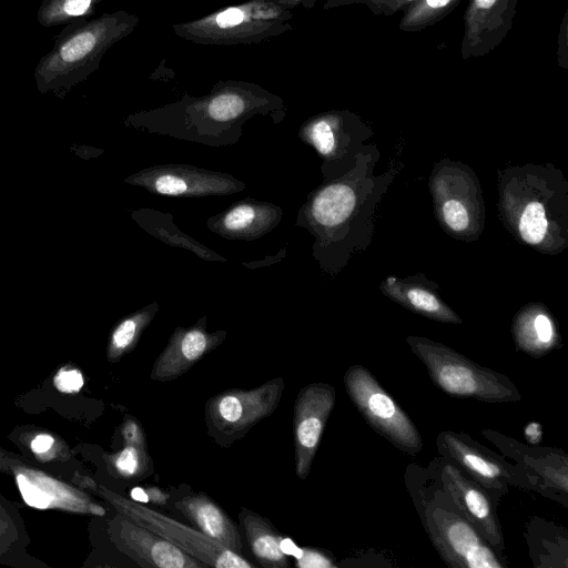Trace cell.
<instances>
[{"mask_svg": "<svg viewBox=\"0 0 568 568\" xmlns=\"http://www.w3.org/2000/svg\"><path fill=\"white\" fill-rule=\"evenodd\" d=\"M406 342L442 392L486 403L521 399L518 388L507 376L470 361L448 346L417 336H409Z\"/></svg>", "mask_w": 568, "mask_h": 568, "instance_id": "1", "label": "cell"}, {"mask_svg": "<svg viewBox=\"0 0 568 568\" xmlns=\"http://www.w3.org/2000/svg\"><path fill=\"white\" fill-rule=\"evenodd\" d=\"M103 19L85 22L74 20L64 26L53 48L36 65L33 78L41 93L63 95L95 69L108 36Z\"/></svg>", "mask_w": 568, "mask_h": 568, "instance_id": "2", "label": "cell"}, {"mask_svg": "<svg viewBox=\"0 0 568 568\" xmlns=\"http://www.w3.org/2000/svg\"><path fill=\"white\" fill-rule=\"evenodd\" d=\"M424 526L449 567L504 568L505 559L462 514L445 489H437L424 507Z\"/></svg>", "mask_w": 568, "mask_h": 568, "instance_id": "3", "label": "cell"}, {"mask_svg": "<svg viewBox=\"0 0 568 568\" xmlns=\"http://www.w3.org/2000/svg\"><path fill=\"white\" fill-rule=\"evenodd\" d=\"M284 390L282 377L253 389H225L207 399L204 409L207 435L221 447L243 438L277 407Z\"/></svg>", "mask_w": 568, "mask_h": 568, "instance_id": "4", "label": "cell"}, {"mask_svg": "<svg viewBox=\"0 0 568 568\" xmlns=\"http://www.w3.org/2000/svg\"><path fill=\"white\" fill-rule=\"evenodd\" d=\"M344 385L351 402L375 432L406 454L420 453L419 430L366 367L349 366L344 374Z\"/></svg>", "mask_w": 568, "mask_h": 568, "instance_id": "5", "label": "cell"}, {"mask_svg": "<svg viewBox=\"0 0 568 568\" xmlns=\"http://www.w3.org/2000/svg\"><path fill=\"white\" fill-rule=\"evenodd\" d=\"M437 448L446 462L475 480L497 505L508 494L509 486L535 489L529 476L466 434L452 430L439 433Z\"/></svg>", "mask_w": 568, "mask_h": 568, "instance_id": "6", "label": "cell"}, {"mask_svg": "<svg viewBox=\"0 0 568 568\" xmlns=\"http://www.w3.org/2000/svg\"><path fill=\"white\" fill-rule=\"evenodd\" d=\"M106 498L125 517L151 529L204 566L216 568H251L252 564L202 531L181 524L142 503L106 493Z\"/></svg>", "mask_w": 568, "mask_h": 568, "instance_id": "7", "label": "cell"}, {"mask_svg": "<svg viewBox=\"0 0 568 568\" xmlns=\"http://www.w3.org/2000/svg\"><path fill=\"white\" fill-rule=\"evenodd\" d=\"M335 398V388L322 382L304 386L296 396L293 429L295 473L300 479H305L310 474Z\"/></svg>", "mask_w": 568, "mask_h": 568, "instance_id": "8", "label": "cell"}, {"mask_svg": "<svg viewBox=\"0 0 568 568\" xmlns=\"http://www.w3.org/2000/svg\"><path fill=\"white\" fill-rule=\"evenodd\" d=\"M444 489L487 542L505 559V541L495 504L470 477L450 463L442 468Z\"/></svg>", "mask_w": 568, "mask_h": 568, "instance_id": "9", "label": "cell"}, {"mask_svg": "<svg viewBox=\"0 0 568 568\" xmlns=\"http://www.w3.org/2000/svg\"><path fill=\"white\" fill-rule=\"evenodd\" d=\"M130 181L152 192L183 196L227 194L237 192V185H242L230 175L189 165L151 168L132 176Z\"/></svg>", "mask_w": 568, "mask_h": 568, "instance_id": "10", "label": "cell"}, {"mask_svg": "<svg viewBox=\"0 0 568 568\" xmlns=\"http://www.w3.org/2000/svg\"><path fill=\"white\" fill-rule=\"evenodd\" d=\"M224 337L225 332L207 333L200 325L176 328L164 351L155 359L151 369V379L170 382L179 378L204 355L216 348Z\"/></svg>", "mask_w": 568, "mask_h": 568, "instance_id": "11", "label": "cell"}, {"mask_svg": "<svg viewBox=\"0 0 568 568\" xmlns=\"http://www.w3.org/2000/svg\"><path fill=\"white\" fill-rule=\"evenodd\" d=\"M119 540L125 551L141 567L199 568L202 562L124 515L119 520Z\"/></svg>", "mask_w": 568, "mask_h": 568, "instance_id": "12", "label": "cell"}, {"mask_svg": "<svg viewBox=\"0 0 568 568\" xmlns=\"http://www.w3.org/2000/svg\"><path fill=\"white\" fill-rule=\"evenodd\" d=\"M485 437L496 444L508 457L524 465V471L537 487L535 479H542V487L556 488L567 495L568 456L551 449L523 446L501 434L484 430Z\"/></svg>", "mask_w": 568, "mask_h": 568, "instance_id": "13", "label": "cell"}, {"mask_svg": "<svg viewBox=\"0 0 568 568\" xmlns=\"http://www.w3.org/2000/svg\"><path fill=\"white\" fill-rule=\"evenodd\" d=\"M174 507L204 535L235 552L242 550L243 542L237 527L210 496L193 493L176 500Z\"/></svg>", "mask_w": 568, "mask_h": 568, "instance_id": "14", "label": "cell"}, {"mask_svg": "<svg viewBox=\"0 0 568 568\" xmlns=\"http://www.w3.org/2000/svg\"><path fill=\"white\" fill-rule=\"evenodd\" d=\"M513 335L517 347L532 357H541L559 345L554 321L541 308L519 313L514 321Z\"/></svg>", "mask_w": 568, "mask_h": 568, "instance_id": "15", "label": "cell"}, {"mask_svg": "<svg viewBox=\"0 0 568 568\" xmlns=\"http://www.w3.org/2000/svg\"><path fill=\"white\" fill-rule=\"evenodd\" d=\"M239 519L245 530L252 555L264 567L287 568L290 561L281 549L282 536L266 518L242 508Z\"/></svg>", "mask_w": 568, "mask_h": 568, "instance_id": "16", "label": "cell"}, {"mask_svg": "<svg viewBox=\"0 0 568 568\" xmlns=\"http://www.w3.org/2000/svg\"><path fill=\"white\" fill-rule=\"evenodd\" d=\"M272 205L243 202L225 212L219 220L216 232L223 236L251 239L268 231L281 211Z\"/></svg>", "mask_w": 568, "mask_h": 568, "instance_id": "17", "label": "cell"}, {"mask_svg": "<svg viewBox=\"0 0 568 568\" xmlns=\"http://www.w3.org/2000/svg\"><path fill=\"white\" fill-rule=\"evenodd\" d=\"M386 294L410 311L445 323H460V318L429 290L388 278Z\"/></svg>", "mask_w": 568, "mask_h": 568, "instance_id": "18", "label": "cell"}, {"mask_svg": "<svg viewBox=\"0 0 568 568\" xmlns=\"http://www.w3.org/2000/svg\"><path fill=\"white\" fill-rule=\"evenodd\" d=\"M17 484L24 501L31 507L44 509L49 507H67L80 509L83 500L72 495L65 487L38 474L20 473Z\"/></svg>", "mask_w": 568, "mask_h": 568, "instance_id": "19", "label": "cell"}, {"mask_svg": "<svg viewBox=\"0 0 568 568\" xmlns=\"http://www.w3.org/2000/svg\"><path fill=\"white\" fill-rule=\"evenodd\" d=\"M123 437L126 445L115 457L116 470L126 478H140L150 475L153 470V464L148 454L144 433L135 420L129 419L124 424Z\"/></svg>", "mask_w": 568, "mask_h": 568, "instance_id": "20", "label": "cell"}, {"mask_svg": "<svg viewBox=\"0 0 568 568\" xmlns=\"http://www.w3.org/2000/svg\"><path fill=\"white\" fill-rule=\"evenodd\" d=\"M98 0H42L37 21L41 27L53 28L67 26L74 20L84 19Z\"/></svg>", "mask_w": 568, "mask_h": 568, "instance_id": "21", "label": "cell"}, {"mask_svg": "<svg viewBox=\"0 0 568 568\" xmlns=\"http://www.w3.org/2000/svg\"><path fill=\"white\" fill-rule=\"evenodd\" d=\"M158 310L156 304L150 305L121 321L113 329L110 338V357L115 359L131 351L141 334L150 324Z\"/></svg>", "mask_w": 568, "mask_h": 568, "instance_id": "22", "label": "cell"}, {"mask_svg": "<svg viewBox=\"0 0 568 568\" xmlns=\"http://www.w3.org/2000/svg\"><path fill=\"white\" fill-rule=\"evenodd\" d=\"M351 204V190L344 185H332L315 197L313 214L321 224L335 225L347 215Z\"/></svg>", "mask_w": 568, "mask_h": 568, "instance_id": "23", "label": "cell"}, {"mask_svg": "<svg viewBox=\"0 0 568 568\" xmlns=\"http://www.w3.org/2000/svg\"><path fill=\"white\" fill-rule=\"evenodd\" d=\"M440 211L445 224L454 232H464L470 226L471 215L463 201L447 200Z\"/></svg>", "mask_w": 568, "mask_h": 568, "instance_id": "24", "label": "cell"}, {"mask_svg": "<svg viewBox=\"0 0 568 568\" xmlns=\"http://www.w3.org/2000/svg\"><path fill=\"white\" fill-rule=\"evenodd\" d=\"M244 110V101L235 94H222L209 104V114L217 121L235 119Z\"/></svg>", "mask_w": 568, "mask_h": 568, "instance_id": "25", "label": "cell"}, {"mask_svg": "<svg viewBox=\"0 0 568 568\" xmlns=\"http://www.w3.org/2000/svg\"><path fill=\"white\" fill-rule=\"evenodd\" d=\"M310 138L313 145L323 155H331L336 146L333 129L326 121L316 122L311 129Z\"/></svg>", "mask_w": 568, "mask_h": 568, "instance_id": "26", "label": "cell"}, {"mask_svg": "<svg viewBox=\"0 0 568 568\" xmlns=\"http://www.w3.org/2000/svg\"><path fill=\"white\" fill-rule=\"evenodd\" d=\"M296 566L300 568H332L335 564L321 551L302 548V554L296 558Z\"/></svg>", "mask_w": 568, "mask_h": 568, "instance_id": "27", "label": "cell"}, {"mask_svg": "<svg viewBox=\"0 0 568 568\" xmlns=\"http://www.w3.org/2000/svg\"><path fill=\"white\" fill-rule=\"evenodd\" d=\"M57 388L61 392H78L83 385L82 374L77 369L61 371L54 378Z\"/></svg>", "mask_w": 568, "mask_h": 568, "instance_id": "28", "label": "cell"}, {"mask_svg": "<svg viewBox=\"0 0 568 568\" xmlns=\"http://www.w3.org/2000/svg\"><path fill=\"white\" fill-rule=\"evenodd\" d=\"M244 19V13L236 8L227 9L216 17V22L221 28H230L240 24Z\"/></svg>", "mask_w": 568, "mask_h": 568, "instance_id": "29", "label": "cell"}, {"mask_svg": "<svg viewBox=\"0 0 568 568\" xmlns=\"http://www.w3.org/2000/svg\"><path fill=\"white\" fill-rule=\"evenodd\" d=\"M524 436L528 444L538 446L542 439V426L537 422L528 423L524 428Z\"/></svg>", "mask_w": 568, "mask_h": 568, "instance_id": "30", "label": "cell"}, {"mask_svg": "<svg viewBox=\"0 0 568 568\" xmlns=\"http://www.w3.org/2000/svg\"><path fill=\"white\" fill-rule=\"evenodd\" d=\"M53 444L54 439L52 436L48 434H40L32 439L30 446L34 453L42 454L48 452Z\"/></svg>", "mask_w": 568, "mask_h": 568, "instance_id": "31", "label": "cell"}, {"mask_svg": "<svg viewBox=\"0 0 568 568\" xmlns=\"http://www.w3.org/2000/svg\"><path fill=\"white\" fill-rule=\"evenodd\" d=\"M281 549L286 556L298 558L302 554V548L297 547L290 538H282Z\"/></svg>", "mask_w": 568, "mask_h": 568, "instance_id": "32", "label": "cell"}, {"mask_svg": "<svg viewBox=\"0 0 568 568\" xmlns=\"http://www.w3.org/2000/svg\"><path fill=\"white\" fill-rule=\"evenodd\" d=\"M450 1L452 0H424L423 6H420V8H419L418 12H416V14H418L426 8H427V10H438V9L445 8Z\"/></svg>", "mask_w": 568, "mask_h": 568, "instance_id": "33", "label": "cell"}, {"mask_svg": "<svg viewBox=\"0 0 568 568\" xmlns=\"http://www.w3.org/2000/svg\"><path fill=\"white\" fill-rule=\"evenodd\" d=\"M131 497L133 500L139 501V503L149 501L148 493L141 487L133 488L131 491Z\"/></svg>", "mask_w": 568, "mask_h": 568, "instance_id": "34", "label": "cell"}, {"mask_svg": "<svg viewBox=\"0 0 568 568\" xmlns=\"http://www.w3.org/2000/svg\"><path fill=\"white\" fill-rule=\"evenodd\" d=\"M497 0H475V8L478 10H487L491 8Z\"/></svg>", "mask_w": 568, "mask_h": 568, "instance_id": "35", "label": "cell"}, {"mask_svg": "<svg viewBox=\"0 0 568 568\" xmlns=\"http://www.w3.org/2000/svg\"><path fill=\"white\" fill-rule=\"evenodd\" d=\"M407 1H412V0H407Z\"/></svg>", "mask_w": 568, "mask_h": 568, "instance_id": "36", "label": "cell"}]
</instances>
